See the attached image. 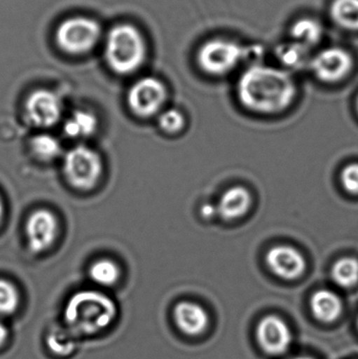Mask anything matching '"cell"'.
Wrapping results in <instances>:
<instances>
[{"instance_id": "6da1fadb", "label": "cell", "mask_w": 358, "mask_h": 359, "mask_svg": "<svg viewBox=\"0 0 358 359\" xmlns=\"http://www.w3.org/2000/svg\"><path fill=\"white\" fill-rule=\"evenodd\" d=\"M237 93L247 109L259 113H275L290 104L296 94V86L286 72L254 65L242 75Z\"/></svg>"}, {"instance_id": "7a4b0ae2", "label": "cell", "mask_w": 358, "mask_h": 359, "mask_svg": "<svg viewBox=\"0 0 358 359\" xmlns=\"http://www.w3.org/2000/svg\"><path fill=\"white\" fill-rule=\"evenodd\" d=\"M117 307L111 297L95 290H82L71 295L64 308V322L73 335L98 334L111 326Z\"/></svg>"}, {"instance_id": "3957f363", "label": "cell", "mask_w": 358, "mask_h": 359, "mask_svg": "<svg viewBox=\"0 0 358 359\" xmlns=\"http://www.w3.org/2000/svg\"><path fill=\"white\" fill-rule=\"evenodd\" d=\"M105 58L115 73H135L146 58V43L142 34L130 25H116L107 34Z\"/></svg>"}, {"instance_id": "277c9868", "label": "cell", "mask_w": 358, "mask_h": 359, "mask_svg": "<svg viewBox=\"0 0 358 359\" xmlns=\"http://www.w3.org/2000/svg\"><path fill=\"white\" fill-rule=\"evenodd\" d=\"M63 174L71 187L92 190L102 176V159L90 147L78 145L65 154Z\"/></svg>"}, {"instance_id": "5b68a950", "label": "cell", "mask_w": 358, "mask_h": 359, "mask_svg": "<svg viewBox=\"0 0 358 359\" xmlns=\"http://www.w3.org/2000/svg\"><path fill=\"white\" fill-rule=\"evenodd\" d=\"M101 27L98 22L85 17L67 19L56 32L57 43L65 52L83 54L92 50L100 39Z\"/></svg>"}, {"instance_id": "8992f818", "label": "cell", "mask_w": 358, "mask_h": 359, "mask_svg": "<svg viewBox=\"0 0 358 359\" xmlns=\"http://www.w3.org/2000/svg\"><path fill=\"white\" fill-rule=\"evenodd\" d=\"M245 55V50L237 42L212 39L200 48L198 62L206 73L223 75L231 71Z\"/></svg>"}, {"instance_id": "52a82bcc", "label": "cell", "mask_w": 358, "mask_h": 359, "mask_svg": "<svg viewBox=\"0 0 358 359\" xmlns=\"http://www.w3.org/2000/svg\"><path fill=\"white\" fill-rule=\"evenodd\" d=\"M165 100V86L157 78H142L128 92V107L135 115L141 118L157 115Z\"/></svg>"}, {"instance_id": "ba28073f", "label": "cell", "mask_w": 358, "mask_h": 359, "mask_svg": "<svg viewBox=\"0 0 358 359\" xmlns=\"http://www.w3.org/2000/svg\"><path fill=\"white\" fill-rule=\"evenodd\" d=\"M27 119L36 128H48L56 126L62 115V104L55 93L37 90L25 101Z\"/></svg>"}, {"instance_id": "9c48e42d", "label": "cell", "mask_w": 358, "mask_h": 359, "mask_svg": "<svg viewBox=\"0 0 358 359\" xmlns=\"http://www.w3.org/2000/svg\"><path fill=\"white\" fill-rule=\"evenodd\" d=\"M59 224L56 215L46 209L34 211L25 225L27 244L32 252L41 253L50 249L58 234Z\"/></svg>"}, {"instance_id": "30bf717a", "label": "cell", "mask_w": 358, "mask_h": 359, "mask_svg": "<svg viewBox=\"0 0 358 359\" xmlns=\"http://www.w3.org/2000/svg\"><path fill=\"white\" fill-rule=\"evenodd\" d=\"M259 345L270 355H281L291 345L292 333L282 318L268 316L261 320L256 328Z\"/></svg>"}, {"instance_id": "8fae6325", "label": "cell", "mask_w": 358, "mask_h": 359, "mask_svg": "<svg viewBox=\"0 0 358 359\" xmlns=\"http://www.w3.org/2000/svg\"><path fill=\"white\" fill-rule=\"evenodd\" d=\"M311 67L317 78L326 82L338 81L350 72L352 58L344 48H328L311 61Z\"/></svg>"}, {"instance_id": "7c38bea8", "label": "cell", "mask_w": 358, "mask_h": 359, "mask_svg": "<svg viewBox=\"0 0 358 359\" xmlns=\"http://www.w3.org/2000/svg\"><path fill=\"white\" fill-rule=\"evenodd\" d=\"M269 268L280 278L294 280L306 269V261L296 249L277 246L268 251L266 257Z\"/></svg>"}, {"instance_id": "4fadbf2b", "label": "cell", "mask_w": 358, "mask_h": 359, "mask_svg": "<svg viewBox=\"0 0 358 359\" xmlns=\"http://www.w3.org/2000/svg\"><path fill=\"white\" fill-rule=\"evenodd\" d=\"M174 320L179 330L189 337H198L207 329V312L202 306L193 302L184 301L177 304L174 309Z\"/></svg>"}, {"instance_id": "5bb4252c", "label": "cell", "mask_w": 358, "mask_h": 359, "mask_svg": "<svg viewBox=\"0 0 358 359\" xmlns=\"http://www.w3.org/2000/svg\"><path fill=\"white\" fill-rule=\"evenodd\" d=\"M249 192L245 188L237 186L223 194L216 210L225 219H235L242 217L249 208Z\"/></svg>"}, {"instance_id": "9a60e30c", "label": "cell", "mask_w": 358, "mask_h": 359, "mask_svg": "<svg viewBox=\"0 0 358 359\" xmlns=\"http://www.w3.org/2000/svg\"><path fill=\"white\" fill-rule=\"evenodd\" d=\"M310 305L315 318L323 323L334 322L342 313V302L332 291H317L311 297Z\"/></svg>"}, {"instance_id": "2e32d148", "label": "cell", "mask_w": 358, "mask_h": 359, "mask_svg": "<svg viewBox=\"0 0 358 359\" xmlns=\"http://www.w3.org/2000/svg\"><path fill=\"white\" fill-rule=\"evenodd\" d=\"M97 128L98 120L94 114L78 109L65 121L64 133L74 139L88 138L96 133Z\"/></svg>"}, {"instance_id": "e0dca14e", "label": "cell", "mask_w": 358, "mask_h": 359, "mask_svg": "<svg viewBox=\"0 0 358 359\" xmlns=\"http://www.w3.org/2000/svg\"><path fill=\"white\" fill-rule=\"evenodd\" d=\"M323 33L321 23L312 18L300 19L291 27V35L296 42L307 48L319 43Z\"/></svg>"}, {"instance_id": "ac0fdd59", "label": "cell", "mask_w": 358, "mask_h": 359, "mask_svg": "<svg viewBox=\"0 0 358 359\" xmlns=\"http://www.w3.org/2000/svg\"><path fill=\"white\" fill-rule=\"evenodd\" d=\"M330 14L340 27L358 29V0H334Z\"/></svg>"}, {"instance_id": "d6986e66", "label": "cell", "mask_w": 358, "mask_h": 359, "mask_svg": "<svg viewBox=\"0 0 358 359\" xmlns=\"http://www.w3.org/2000/svg\"><path fill=\"white\" fill-rule=\"evenodd\" d=\"M121 276L119 266L109 259H100L90 267V278L99 286H113Z\"/></svg>"}, {"instance_id": "ffe728a7", "label": "cell", "mask_w": 358, "mask_h": 359, "mask_svg": "<svg viewBox=\"0 0 358 359\" xmlns=\"http://www.w3.org/2000/svg\"><path fill=\"white\" fill-rule=\"evenodd\" d=\"M31 151L41 161H53L60 156L61 145L52 135L39 134L31 140Z\"/></svg>"}, {"instance_id": "44dd1931", "label": "cell", "mask_w": 358, "mask_h": 359, "mask_svg": "<svg viewBox=\"0 0 358 359\" xmlns=\"http://www.w3.org/2000/svg\"><path fill=\"white\" fill-rule=\"evenodd\" d=\"M332 278L336 284L349 288L358 282V261L352 257H345L336 262L332 269Z\"/></svg>"}, {"instance_id": "7402d4cb", "label": "cell", "mask_w": 358, "mask_h": 359, "mask_svg": "<svg viewBox=\"0 0 358 359\" xmlns=\"http://www.w3.org/2000/svg\"><path fill=\"white\" fill-rule=\"evenodd\" d=\"M74 335L69 330L55 329L50 332L46 339L48 349L58 356H67L73 353L76 343L73 339Z\"/></svg>"}, {"instance_id": "603a6c76", "label": "cell", "mask_w": 358, "mask_h": 359, "mask_svg": "<svg viewBox=\"0 0 358 359\" xmlns=\"http://www.w3.org/2000/svg\"><path fill=\"white\" fill-rule=\"evenodd\" d=\"M20 304V295L10 280L0 278V316H8L15 313Z\"/></svg>"}, {"instance_id": "cb8c5ba5", "label": "cell", "mask_w": 358, "mask_h": 359, "mask_svg": "<svg viewBox=\"0 0 358 359\" xmlns=\"http://www.w3.org/2000/svg\"><path fill=\"white\" fill-rule=\"evenodd\" d=\"M277 56L286 67H301L306 62L308 48L298 42L284 44L277 50Z\"/></svg>"}, {"instance_id": "d4e9b609", "label": "cell", "mask_w": 358, "mask_h": 359, "mask_svg": "<svg viewBox=\"0 0 358 359\" xmlns=\"http://www.w3.org/2000/svg\"><path fill=\"white\" fill-rule=\"evenodd\" d=\"M184 126V116L177 109H167L160 115L159 126L168 134H176L180 132Z\"/></svg>"}, {"instance_id": "484cf974", "label": "cell", "mask_w": 358, "mask_h": 359, "mask_svg": "<svg viewBox=\"0 0 358 359\" xmlns=\"http://www.w3.org/2000/svg\"><path fill=\"white\" fill-rule=\"evenodd\" d=\"M342 183L351 194H358V164L346 166L342 172Z\"/></svg>"}, {"instance_id": "4316f807", "label": "cell", "mask_w": 358, "mask_h": 359, "mask_svg": "<svg viewBox=\"0 0 358 359\" xmlns=\"http://www.w3.org/2000/svg\"><path fill=\"white\" fill-rule=\"evenodd\" d=\"M8 331L6 328V325L4 323L0 322V347L6 343V339H8Z\"/></svg>"}, {"instance_id": "83f0119b", "label": "cell", "mask_w": 358, "mask_h": 359, "mask_svg": "<svg viewBox=\"0 0 358 359\" xmlns=\"http://www.w3.org/2000/svg\"><path fill=\"white\" fill-rule=\"evenodd\" d=\"M216 212V208H214L212 205H205L202 209V213H203L204 217H210L214 215Z\"/></svg>"}, {"instance_id": "f1b7e54d", "label": "cell", "mask_w": 358, "mask_h": 359, "mask_svg": "<svg viewBox=\"0 0 358 359\" xmlns=\"http://www.w3.org/2000/svg\"><path fill=\"white\" fill-rule=\"evenodd\" d=\"M4 212H6V207H4V198H2L1 194H0V226H1L2 222H4Z\"/></svg>"}, {"instance_id": "f546056e", "label": "cell", "mask_w": 358, "mask_h": 359, "mask_svg": "<svg viewBox=\"0 0 358 359\" xmlns=\"http://www.w3.org/2000/svg\"><path fill=\"white\" fill-rule=\"evenodd\" d=\"M294 359H312V358H294Z\"/></svg>"}, {"instance_id": "4dcf8cb0", "label": "cell", "mask_w": 358, "mask_h": 359, "mask_svg": "<svg viewBox=\"0 0 358 359\" xmlns=\"http://www.w3.org/2000/svg\"><path fill=\"white\" fill-rule=\"evenodd\" d=\"M357 109H358V99H357Z\"/></svg>"}, {"instance_id": "1f68e13d", "label": "cell", "mask_w": 358, "mask_h": 359, "mask_svg": "<svg viewBox=\"0 0 358 359\" xmlns=\"http://www.w3.org/2000/svg\"><path fill=\"white\" fill-rule=\"evenodd\" d=\"M357 327H358V320H357Z\"/></svg>"}]
</instances>
